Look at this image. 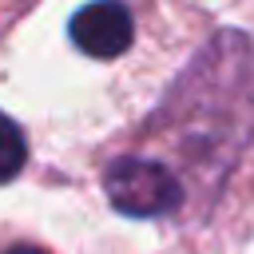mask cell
I'll use <instances>...</instances> for the list:
<instances>
[{
	"instance_id": "obj_4",
	"label": "cell",
	"mask_w": 254,
	"mask_h": 254,
	"mask_svg": "<svg viewBox=\"0 0 254 254\" xmlns=\"http://www.w3.org/2000/svg\"><path fill=\"white\" fill-rule=\"evenodd\" d=\"M28 159V143H24V131L16 127V119H8L0 111V183L16 179L20 167Z\"/></svg>"
},
{
	"instance_id": "obj_3",
	"label": "cell",
	"mask_w": 254,
	"mask_h": 254,
	"mask_svg": "<svg viewBox=\"0 0 254 254\" xmlns=\"http://www.w3.org/2000/svg\"><path fill=\"white\" fill-rule=\"evenodd\" d=\"M71 44L91 56V60H115L131 48L135 40V20L127 12L123 0H91L87 8H79L67 24Z\"/></svg>"
},
{
	"instance_id": "obj_2",
	"label": "cell",
	"mask_w": 254,
	"mask_h": 254,
	"mask_svg": "<svg viewBox=\"0 0 254 254\" xmlns=\"http://www.w3.org/2000/svg\"><path fill=\"white\" fill-rule=\"evenodd\" d=\"M103 190L111 206L127 218H159V214L179 210L187 198L179 175L167 163L135 159V155H123L103 171Z\"/></svg>"
},
{
	"instance_id": "obj_1",
	"label": "cell",
	"mask_w": 254,
	"mask_h": 254,
	"mask_svg": "<svg viewBox=\"0 0 254 254\" xmlns=\"http://www.w3.org/2000/svg\"><path fill=\"white\" fill-rule=\"evenodd\" d=\"M151 127L171 139L183 171L218 190L254 139V40L218 32L171 87Z\"/></svg>"
},
{
	"instance_id": "obj_5",
	"label": "cell",
	"mask_w": 254,
	"mask_h": 254,
	"mask_svg": "<svg viewBox=\"0 0 254 254\" xmlns=\"http://www.w3.org/2000/svg\"><path fill=\"white\" fill-rule=\"evenodd\" d=\"M8 254H40V250H32V246H20V250H8Z\"/></svg>"
}]
</instances>
